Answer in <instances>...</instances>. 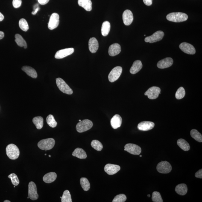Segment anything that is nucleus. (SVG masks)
I'll return each mask as SVG.
<instances>
[{
  "label": "nucleus",
  "mask_w": 202,
  "mask_h": 202,
  "mask_svg": "<svg viewBox=\"0 0 202 202\" xmlns=\"http://www.w3.org/2000/svg\"><path fill=\"white\" fill-rule=\"evenodd\" d=\"M167 19L168 20L174 22H181L187 20L188 15L186 14L176 12L169 14L167 15Z\"/></svg>",
  "instance_id": "obj_1"
},
{
  "label": "nucleus",
  "mask_w": 202,
  "mask_h": 202,
  "mask_svg": "<svg viewBox=\"0 0 202 202\" xmlns=\"http://www.w3.org/2000/svg\"><path fill=\"white\" fill-rule=\"evenodd\" d=\"M6 151V153L9 158L13 160L17 159L20 153L19 148L13 144H10L8 145Z\"/></svg>",
  "instance_id": "obj_2"
},
{
  "label": "nucleus",
  "mask_w": 202,
  "mask_h": 202,
  "mask_svg": "<svg viewBox=\"0 0 202 202\" xmlns=\"http://www.w3.org/2000/svg\"><path fill=\"white\" fill-rule=\"evenodd\" d=\"M55 141L53 138L42 140L38 144V146L42 150H49L54 147Z\"/></svg>",
  "instance_id": "obj_3"
},
{
  "label": "nucleus",
  "mask_w": 202,
  "mask_h": 202,
  "mask_svg": "<svg viewBox=\"0 0 202 202\" xmlns=\"http://www.w3.org/2000/svg\"><path fill=\"white\" fill-rule=\"evenodd\" d=\"M93 126V123L89 119H84L80 121L76 126V129L79 133H83L90 130Z\"/></svg>",
  "instance_id": "obj_4"
},
{
  "label": "nucleus",
  "mask_w": 202,
  "mask_h": 202,
  "mask_svg": "<svg viewBox=\"0 0 202 202\" xmlns=\"http://www.w3.org/2000/svg\"><path fill=\"white\" fill-rule=\"evenodd\" d=\"M56 80L58 87L62 92L69 95H72L73 90L63 79L57 78Z\"/></svg>",
  "instance_id": "obj_5"
},
{
  "label": "nucleus",
  "mask_w": 202,
  "mask_h": 202,
  "mask_svg": "<svg viewBox=\"0 0 202 202\" xmlns=\"http://www.w3.org/2000/svg\"><path fill=\"white\" fill-rule=\"evenodd\" d=\"M158 172L162 174H167L171 172L172 167L170 164L166 161H162L158 164L156 167Z\"/></svg>",
  "instance_id": "obj_6"
},
{
  "label": "nucleus",
  "mask_w": 202,
  "mask_h": 202,
  "mask_svg": "<svg viewBox=\"0 0 202 202\" xmlns=\"http://www.w3.org/2000/svg\"><path fill=\"white\" fill-rule=\"evenodd\" d=\"M122 69L120 66H117L113 68L109 74L108 79L111 83L116 81L120 77Z\"/></svg>",
  "instance_id": "obj_7"
},
{
  "label": "nucleus",
  "mask_w": 202,
  "mask_h": 202,
  "mask_svg": "<svg viewBox=\"0 0 202 202\" xmlns=\"http://www.w3.org/2000/svg\"><path fill=\"white\" fill-rule=\"evenodd\" d=\"M164 35V33L162 31H158L153 33L152 35L145 38V41L150 43L159 41L162 40Z\"/></svg>",
  "instance_id": "obj_8"
},
{
  "label": "nucleus",
  "mask_w": 202,
  "mask_h": 202,
  "mask_svg": "<svg viewBox=\"0 0 202 202\" xmlns=\"http://www.w3.org/2000/svg\"><path fill=\"white\" fill-rule=\"evenodd\" d=\"M28 195L30 199L36 200L38 198L36 186L33 182H30L28 185Z\"/></svg>",
  "instance_id": "obj_9"
},
{
  "label": "nucleus",
  "mask_w": 202,
  "mask_h": 202,
  "mask_svg": "<svg viewBox=\"0 0 202 202\" xmlns=\"http://www.w3.org/2000/svg\"><path fill=\"white\" fill-rule=\"evenodd\" d=\"M160 92V88L157 86H152L145 92V95H147L150 99H155L158 97Z\"/></svg>",
  "instance_id": "obj_10"
},
{
  "label": "nucleus",
  "mask_w": 202,
  "mask_h": 202,
  "mask_svg": "<svg viewBox=\"0 0 202 202\" xmlns=\"http://www.w3.org/2000/svg\"><path fill=\"white\" fill-rule=\"evenodd\" d=\"M124 148V151L134 155H139L142 152L140 147L134 144H127L125 146Z\"/></svg>",
  "instance_id": "obj_11"
},
{
  "label": "nucleus",
  "mask_w": 202,
  "mask_h": 202,
  "mask_svg": "<svg viewBox=\"0 0 202 202\" xmlns=\"http://www.w3.org/2000/svg\"><path fill=\"white\" fill-rule=\"evenodd\" d=\"M59 16L57 13H54L50 17L48 27L49 29L52 30L57 28L59 24Z\"/></svg>",
  "instance_id": "obj_12"
},
{
  "label": "nucleus",
  "mask_w": 202,
  "mask_h": 202,
  "mask_svg": "<svg viewBox=\"0 0 202 202\" xmlns=\"http://www.w3.org/2000/svg\"><path fill=\"white\" fill-rule=\"evenodd\" d=\"M74 52V48H67L60 50L56 53L55 57L56 59H62L73 54Z\"/></svg>",
  "instance_id": "obj_13"
},
{
  "label": "nucleus",
  "mask_w": 202,
  "mask_h": 202,
  "mask_svg": "<svg viewBox=\"0 0 202 202\" xmlns=\"http://www.w3.org/2000/svg\"><path fill=\"white\" fill-rule=\"evenodd\" d=\"M179 48L184 53L188 54H194L196 53L195 48L191 44L183 42L179 45Z\"/></svg>",
  "instance_id": "obj_14"
},
{
  "label": "nucleus",
  "mask_w": 202,
  "mask_h": 202,
  "mask_svg": "<svg viewBox=\"0 0 202 202\" xmlns=\"http://www.w3.org/2000/svg\"><path fill=\"white\" fill-rule=\"evenodd\" d=\"M121 169L120 167L117 165L107 164L104 167V171L109 175H113L116 173Z\"/></svg>",
  "instance_id": "obj_15"
},
{
  "label": "nucleus",
  "mask_w": 202,
  "mask_h": 202,
  "mask_svg": "<svg viewBox=\"0 0 202 202\" xmlns=\"http://www.w3.org/2000/svg\"><path fill=\"white\" fill-rule=\"evenodd\" d=\"M122 19L124 25L126 26L130 25L133 20V13L130 10H125L123 13Z\"/></svg>",
  "instance_id": "obj_16"
},
{
  "label": "nucleus",
  "mask_w": 202,
  "mask_h": 202,
  "mask_svg": "<svg viewBox=\"0 0 202 202\" xmlns=\"http://www.w3.org/2000/svg\"><path fill=\"white\" fill-rule=\"evenodd\" d=\"M173 63V60L170 57H167L159 61L158 62L157 66L159 69H165L172 66Z\"/></svg>",
  "instance_id": "obj_17"
},
{
  "label": "nucleus",
  "mask_w": 202,
  "mask_h": 202,
  "mask_svg": "<svg viewBox=\"0 0 202 202\" xmlns=\"http://www.w3.org/2000/svg\"><path fill=\"white\" fill-rule=\"evenodd\" d=\"M155 126V124L150 121H143L139 123L137 126L139 130L143 131H147L152 130Z\"/></svg>",
  "instance_id": "obj_18"
},
{
  "label": "nucleus",
  "mask_w": 202,
  "mask_h": 202,
  "mask_svg": "<svg viewBox=\"0 0 202 202\" xmlns=\"http://www.w3.org/2000/svg\"><path fill=\"white\" fill-rule=\"evenodd\" d=\"M121 50L120 45L118 43L113 44L109 47V54L110 56H115L119 54Z\"/></svg>",
  "instance_id": "obj_19"
},
{
  "label": "nucleus",
  "mask_w": 202,
  "mask_h": 202,
  "mask_svg": "<svg viewBox=\"0 0 202 202\" xmlns=\"http://www.w3.org/2000/svg\"><path fill=\"white\" fill-rule=\"evenodd\" d=\"M122 123V118L119 115H115L111 119L110 124L113 129H117L121 127Z\"/></svg>",
  "instance_id": "obj_20"
},
{
  "label": "nucleus",
  "mask_w": 202,
  "mask_h": 202,
  "mask_svg": "<svg viewBox=\"0 0 202 202\" xmlns=\"http://www.w3.org/2000/svg\"><path fill=\"white\" fill-rule=\"evenodd\" d=\"M89 49L91 53H95L96 52L98 48V40L95 38H91L89 42Z\"/></svg>",
  "instance_id": "obj_21"
},
{
  "label": "nucleus",
  "mask_w": 202,
  "mask_h": 202,
  "mask_svg": "<svg viewBox=\"0 0 202 202\" xmlns=\"http://www.w3.org/2000/svg\"><path fill=\"white\" fill-rule=\"evenodd\" d=\"M142 67L143 65L141 61H135L130 68V72L132 74H136L142 69Z\"/></svg>",
  "instance_id": "obj_22"
},
{
  "label": "nucleus",
  "mask_w": 202,
  "mask_h": 202,
  "mask_svg": "<svg viewBox=\"0 0 202 202\" xmlns=\"http://www.w3.org/2000/svg\"><path fill=\"white\" fill-rule=\"evenodd\" d=\"M78 4L86 11H90L92 9V3L91 0H78Z\"/></svg>",
  "instance_id": "obj_23"
},
{
  "label": "nucleus",
  "mask_w": 202,
  "mask_h": 202,
  "mask_svg": "<svg viewBox=\"0 0 202 202\" xmlns=\"http://www.w3.org/2000/svg\"><path fill=\"white\" fill-rule=\"evenodd\" d=\"M22 70L26 73L27 75L33 78H36L38 77L37 73L35 70L31 67L24 66L23 67Z\"/></svg>",
  "instance_id": "obj_24"
},
{
  "label": "nucleus",
  "mask_w": 202,
  "mask_h": 202,
  "mask_svg": "<svg viewBox=\"0 0 202 202\" xmlns=\"http://www.w3.org/2000/svg\"><path fill=\"white\" fill-rule=\"evenodd\" d=\"M72 155L80 159H86L87 157L86 152L83 149L80 148L76 149L72 153Z\"/></svg>",
  "instance_id": "obj_25"
},
{
  "label": "nucleus",
  "mask_w": 202,
  "mask_h": 202,
  "mask_svg": "<svg viewBox=\"0 0 202 202\" xmlns=\"http://www.w3.org/2000/svg\"><path fill=\"white\" fill-rule=\"evenodd\" d=\"M57 175L56 173L50 172L46 174L44 176L43 180L45 183H50L54 182L57 178Z\"/></svg>",
  "instance_id": "obj_26"
},
{
  "label": "nucleus",
  "mask_w": 202,
  "mask_h": 202,
  "mask_svg": "<svg viewBox=\"0 0 202 202\" xmlns=\"http://www.w3.org/2000/svg\"><path fill=\"white\" fill-rule=\"evenodd\" d=\"M175 191L179 195H184L188 192V187L185 184H180L176 187Z\"/></svg>",
  "instance_id": "obj_27"
},
{
  "label": "nucleus",
  "mask_w": 202,
  "mask_h": 202,
  "mask_svg": "<svg viewBox=\"0 0 202 202\" xmlns=\"http://www.w3.org/2000/svg\"><path fill=\"white\" fill-rule=\"evenodd\" d=\"M15 41L17 44L20 47H23L25 49L27 48L26 42L20 35L17 34L15 35Z\"/></svg>",
  "instance_id": "obj_28"
},
{
  "label": "nucleus",
  "mask_w": 202,
  "mask_h": 202,
  "mask_svg": "<svg viewBox=\"0 0 202 202\" xmlns=\"http://www.w3.org/2000/svg\"><path fill=\"white\" fill-rule=\"evenodd\" d=\"M110 29V24L108 21H105L103 23L102 25L101 32L102 35L104 36L108 35Z\"/></svg>",
  "instance_id": "obj_29"
},
{
  "label": "nucleus",
  "mask_w": 202,
  "mask_h": 202,
  "mask_svg": "<svg viewBox=\"0 0 202 202\" xmlns=\"http://www.w3.org/2000/svg\"><path fill=\"white\" fill-rule=\"evenodd\" d=\"M177 145L180 148L184 151H188L190 149L189 144L185 140L182 139H179L177 140Z\"/></svg>",
  "instance_id": "obj_30"
},
{
  "label": "nucleus",
  "mask_w": 202,
  "mask_h": 202,
  "mask_svg": "<svg viewBox=\"0 0 202 202\" xmlns=\"http://www.w3.org/2000/svg\"><path fill=\"white\" fill-rule=\"evenodd\" d=\"M33 124L35 125L36 128L40 130L43 127L44 119L41 116H36L33 119Z\"/></svg>",
  "instance_id": "obj_31"
},
{
  "label": "nucleus",
  "mask_w": 202,
  "mask_h": 202,
  "mask_svg": "<svg viewBox=\"0 0 202 202\" xmlns=\"http://www.w3.org/2000/svg\"><path fill=\"white\" fill-rule=\"evenodd\" d=\"M80 184L82 188L84 191H89L90 188V183L87 179L82 177L80 179Z\"/></svg>",
  "instance_id": "obj_32"
},
{
  "label": "nucleus",
  "mask_w": 202,
  "mask_h": 202,
  "mask_svg": "<svg viewBox=\"0 0 202 202\" xmlns=\"http://www.w3.org/2000/svg\"><path fill=\"white\" fill-rule=\"evenodd\" d=\"M191 136L196 140L199 142H202V136L198 131L195 129H193L191 131Z\"/></svg>",
  "instance_id": "obj_33"
},
{
  "label": "nucleus",
  "mask_w": 202,
  "mask_h": 202,
  "mask_svg": "<svg viewBox=\"0 0 202 202\" xmlns=\"http://www.w3.org/2000/svg\"><path fill=\"white\" fill-rule=\"evenodd\" d=\"M46 121L47 123L50 127L52 128H55L57 126V122L53 115H48L46 118Z\"/></svg>",
  "instance_id": "obj_34"
},
{
  "label": "nucleus",
  "mask_w": 202,
  "mask_h": 202,
  "mask_svg": "<svg viewBox=\"0 0 202 202\" xmlns=\"http://www.w3.org/2000/svg\"><path fill=\"white\" fill-rule=\"evenodd\" d=\"M61 199L62 202H72L70 193L68 190L64 192Z\"/></svg>",
  "instance_id": "obj_35"
},
{
  "label": "nucleus",
  "mask_w": 202,
  "mask_h": 202,
  "mask_svg": "<svg viewBox=\"0 0 202 202\" xmlns=\"http://www.w3.org/2000/svg\"><path fill=\"white\" fill-rule=\"evenodd\" d=\"M91 146L94 149L98 151H101L103 146L101 143L98 140H93L91 142Z\"/></svg>",
  "instance_id": "obj_36"
},
{
  "label": "nucleus",
  "mask_w": 202,
  "mask_h": 202,
  "mask_svg": "<svg viewBox=\"0 0 202 202\" xmlns=\"http://www.w3.org/2000/svg\"><path fill=\"white\" fill-rule=\"evenodd\" d=\"M19 26L21 29L25 32H26L29 30V26L27 21L25 19H22L19 22Z\"/></svg>",
  "instance_id": "obj_37"
},
{
  "label": "nucleus",
  "mask_w": 202,
  "mask_h": 202,
  "mask_svg": "<svg viewBox=\"0 0 202 202\" xmlns=\"http://www.w3.org/2000/svg\"><path fill=\"white\" fill-rule=\"evenodd\" d=\"M152 199V201L154 202H163L160 193L156 192V191L153 192Z\"/></svg>",
  "instance_id": "obj_38"
},
{
  "label": "nucleus",
  "mask_w": 202,
  "mask_h": 202,
  "mask_svg": "<svg viewBox=\"0 0 202 202\" xmlns=\"http://www.w3.org/2000/svg\"><path fill=\"white\" fill-rule=\"evenodd\" d=\"M185 91L183 87H180L179 88L176 92V98L177 99H181L185 97Z\"/></svg>",
  "instance_id": "obj_39"
},
{
  "label": "nucleus",
  "mask_w": 202,
  "mask_h": 202,
  "mask_svg": "<svg viewBox=\"0 0 202 202\" xmlns=\"http://www.w3.org/2000/svg\"><path fill=\"white\" fill-rule=\"evenodd\" d=\"M8 177L11 179L12 183L14 186H17L19 184L20 181L17 176L14 173H12L8 176Z\"/></svg>",
  "instance_id": "obj_40"
},
{
  "label": "nucleus",
  "mask_w": 202,
  "mask_h": 202,
  "mask_svg": "<svg viewBox=\"0 0 202 202\" xmlns=\"http://www.w3.org/2000/svg\"><path fill=\"white\" fill-rule=\"evenodd\" d=\"M127 197L124 194L116 195L114 198L112 202H124L126 201Z\"/></svg>",
  "instance_id": "obj_41"
},
{
  "label": "nucleus",
  "mask_w": 202,
  "mask_h": 202,
  "mask_svg": "<svg viewBox=\"0 0 202 202\" xmlns=\"http://www.w3.org/2000/svg\"><path fill=\"white\" fill-rule=\"evenodd\" d=\"M22 0H13V5L15 8H19L22 5Z\"/></svg>",
  "instance_id": "obj_42"
},
{
  "label": "nucleus",
  "mask_w": 202,
  "mask_h": 202,
  "mask_svg": "<svg viewBox=\"0 0 202 202\" xmlns=\"http://www.w3.org/2000/svg\"><path fill=\"white\" fill-rule=\"evenodd\" d=\"M195 176L198 178H202V170L200 169L197 171L195 174Z\"/></svg>",
  "instance_id": "obj_43"
},
{
  "label": "nucleus",
  "mask_w": 202,
  "mask_h": 202,
  "mask_svg": "<svg viewBox=\"0 0 202 202\" xmlns=\"http://www.w3.org/2000/svg\"><path fill=\"white\" fill-rule=\"evenodd\" d=\"M39 4L41 5H45L49 2L50 0H37Z\"/></svg>",
  "instance_id": "obj_44"
},
{
  "label": "nucleus",
  "mask_w": 202,
  "mask_h": 202,
  "mask_svg": "<svg viewBox=\"0 0 202 202\" xmlns=\"http://www.w3.org/2000/svg\"><path fill=\"white\" fill-rule=\"evenodd\" d=\"M143 2L147 6H151L152 4V0H143Z\"/></svg>",
  "instance_id": "obj_45"
},
{
  "label": "nucleus",
  "mask_w": 202,
  "mask_h": 202,
  "mask_svg": "<svg viewBox=\"0 0 202 202\" xmlns=\"http://www.w3.org/2000/svg\"><path fill=\"white\" fill-rule=\"evenodd\" d=\"M40 8H39V7H38L37 8H36L34 10V11H33L32 12V14H33V15H36V13H38V12L39 11V10H40Z\"/></svg>",
  "instance_id": "obj_46"
},
{
  "label": "nucleus",
  "mask_w": 202,
  "mask_h": 202,
  "mask_svg": "<svg viewBox=\"0 0 202 202\" xmlns=\"http://www.w3.org/2000/svg\"><path fill=\"white\" fill-rule=\"evenodd\" d=\"M4 37V33L2 31H0V39L3 38Z\"/></svg>",
  "instance_id": "obj_47"
},
{
  "label": "nucleus",
  "mask_w": 202,
  "mask_h": 202,
  "mask_svg": "<svg viewBox=\"0 0 202 202\" xmlns=\"http://www.w3.org/2000/svg\"><path fill=\"white\" fill-rule=\"evenodd\" d=\"M4 15H3L1 13H0V22H1V21H2L4 19Z\"/></svg>",
  "instance_id": "obj_48"
},
{
  "label": "nucleus",
  "mask_w": 202,
  "mask_h": 202,
  "mask_svg": "<svg viewBox=\"0 0 202 202\" xmlns=\"http://www.w3.org/2000/svg\"><path fill=\"white\" fill-rule=\"evenodd\" d=\"M11 201H9V200H5V201H4V202H10Z\"/></svg>",
  "instance_id": "obj_49"
},
{
  "label": "nucleus",
  "mask_w": 202,
  "mask_h": 202,
  "mask_svg": "<svg viewBox=\"0 0 202 202\" xmlns=\"http://www.w3.org/2000/svg\"><path fill=\"white\" fill-rule=\"evenodd\" d=\"M148 196L149 197H151V196H150V195H149H149H148Z\"/></svg>",
  "instance_id": "obj_50"
},
{
  "label": "nucleus",
  "mask_w": 202,
  "mask_h": 202,
  "mask_svg": "<svg viewBox=\"0 0 202 202\" xmlns=\"http://www.w3.org/2000/svg\"><path fill=\"white\" fill-rule=\"evenodd\" d=\"M49 157H51V156L50 155H49Z\"/></svg>",
  "instance_id": "obj_51"
},
{
  "label": "nucleus",
  "mask_w": 202,
  "mask_h": 202,
  "mask_svg": "<svg viewBox=\"0 0 202 202\" xmlns=\"http://www.w3.org/2000/svg\"><path fill=\"white\" fill-rule=\"evenodd\" d=\"M79 121H80H80H81V120H79Z\"/></svg>",
  "instance_id": "obj_52"
},
{
  "label": "nucleus",
  "mask_w": 202,
  "mask_h": 202,
  "mask_svg": "<svg viewBox=\"0 0 202 202\" xmlns=\"http://www.w3.org/2000/svg\"><path fill=\"white\" fill-rule=\"evenodd\" d=\"M140 156V157H142V155H141Z\"/></svg>",
  "instance_id": "obj_53"
},
{
  "label": "nucleus",
  "mask_w": 202,
  "mask_h": 202,
  "mask_svg": "<svg viewBox=\"0 0 202 202\" xmlns=\"http://www.w3.org/2000/svg\"><path fill=\"white\" fill-rule=\"evenodd\" d=\"M27 198L28 199V198H29V197H27Z\"/></svg>",
  "instance_id": "obj_54"
},
{
  "label": "nucleus",
  "mask_w": 202,
  "mask_h": 202,
  "mask_svg": "<svg viewBox=\"0 0 202 202\" xmlns=\"http://www.w3.org/2000/svg\"><path fill=\"white\" fill-rule=\"evenodd\" d=\"M47 155V154H45V155Z\"/></svg>",
  "instance_id": "obj_55"
},
{
  "label": "nucleus",
  "mask_w": 202,
  "mask_h": 202,
  "mask_svg": "<svg viewBox=\"0 0 202 202\" xmlns=\"http://www.w3.org/2000/svg\"><path fill=\"white\" fill-rule=\"evenodd\" d=\"M60 198H62V197H60Z\"/></svg>",
  "instance_id": "obj_56"
},
{
  "label": "nucleus",
  "mask_w": 202,
  "mask_h": 202,
  "mask_svg": "<svg viewBox=\"0 0 202 202\" xmlns=\"http://www.w3.org/2000/svg\"><path fill=\"white\" fill-rule=\"evenodd\" d=\"M144 36H146V35H144Z\"/></svg>",
  "instance_id": "obj_57"
}]
</instances>
